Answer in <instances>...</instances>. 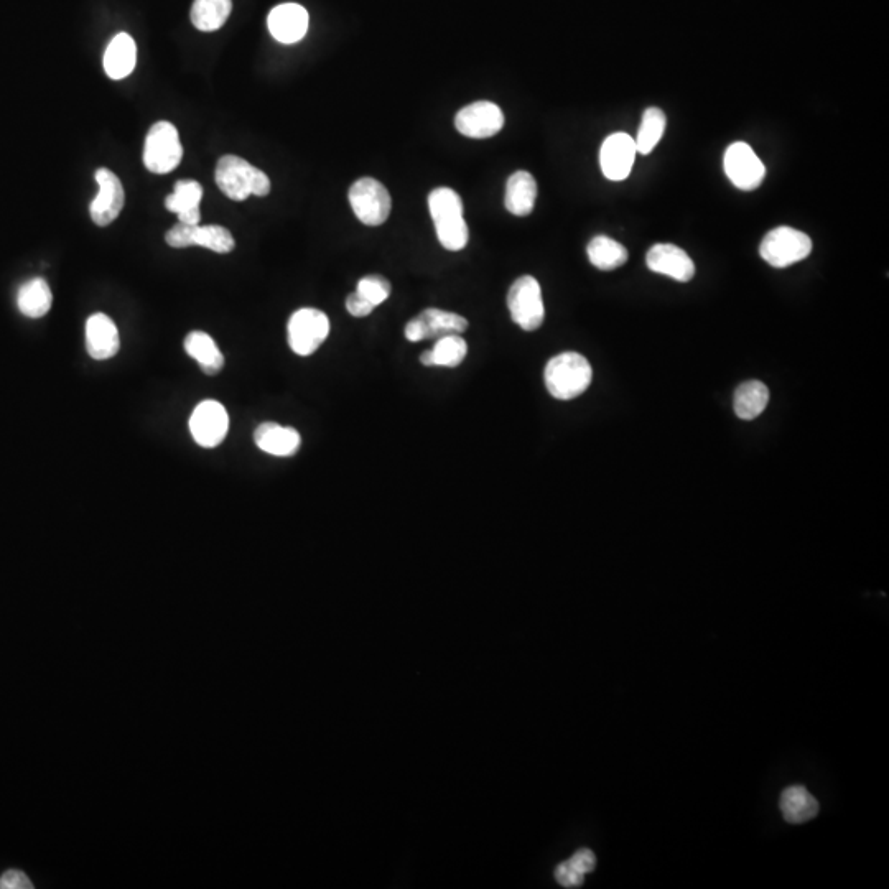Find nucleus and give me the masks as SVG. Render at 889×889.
<instances>
[{"instance_id":"obj_29","label":"nucleus","mask_w":889,"mask_h":889,"mask_svg":"<svg viewBox=\"0 0 889 889\" xmlns=\"http://www.w3.org/2000/svg\"><path fill=\"white\" fill-rule=\"evenodd\" d=\"M191 243L193 246L205 247V249L218 252V254H229L236 247V241H234L231 231L223 226H218V224H208V226L196 224L193 228Z\"/></svg>"},{"instance_id":"obj_5","label":"nucleus","mask_w":889,"mask_h":889,"mask_svg":"<svg viewBox=\"0 0 889 889\" xmlns=\"http://www.w3.org/2000/svg\"><path fill=\"white\" fill-rule=\"evenodd\" d=\"M812 252V241L809 236L794 228L773 229L764 236L763 243L759 246V254L769 266L776 269L792 266L804 261Z\"/></svg>"},{"instance_id":"obj_2","label":"nucleus","mask_w":889,"mask_h":889,"mask_svg":"<svg viewBox=\"0 0 889 889\" xmlns=\"http://www.w3.org/2000/svg\"><path fill=\"white\" fill-rule=\"evenodd\" d=\"M593 369L580 353H560L550 359L544 381L550 396L559 401H572L582 396L592 384Z\"/></svg>"},{"instance_id":"obj_6","label":"nucleus","mask_w":889,"mask_h":889,"mask_svg":"<svg viewBox=\"0 0 889 889\" xmlns=\"http://www.w3.org/2000/svg\"><path fill=\"white\" fill-rule=\"evenodd\" d=\"M348 198L354 215L366 226H381L391 215V195L376 178H359L351 185Z\"/></svg>"},{"instance_id":"obj_9","label":"nucleus","mask_w":889,"mask_h":889,"mask_svg":"<svg viewBox=\"0 0 889 889\" xmlns=\"http://www.w3.org/2000/svg\"><path fill=\"white\" fill-rule=\"evenodd\" d=\"M468 330V320L458 313L440 308H425L424 312L412 318L404 328V335L410 343L442 338L448 335H461Z\"/></svg>"},{"instance_id":"obj_36","label":"nucleus","mask_w":889,"mask_h":889,"mask_svg":"<svg viewBox=\"0 0 889 889\" xmlns=\"http://www.w3.org/2000/svg\"><path fill=\"white\" fill-rule=\"evenodd\" d=\"M568 862L572 863L575 868H577L580 873L583 875H587L590 871L595 870L596 866V857L595 853L592 850H587V848H583L580 852L575 853Z\"/></svg>"},{"instance_id":"obj_28","label":"nucleus","mask_w":889,"mask_h":889,"mask_svg":"<svg viewBox=\"0 0 889 889\" xmlns=\"http://www.w3.org/2000/svg\"><path fill=\"white\" fill-rule=\"evenodd\" d=\"M664 131H666V114L659 108L646 109L641 126H639L638 137L634 139L638 154H651L652 150L656 149V145L661 142Z\"/></svg>"},{"instance_id":"obj_20","label":"nucleus","mask_w":889,"mask_h":889,"mask_svg":"<svg viewBox=\"0 0 889 889\" xmlns=\"http://www.w3.org/2000/svg\"><path fill=\"white\" fill-rule=\"evenodd\" d=\"M537 182L526 170L512 173L506 183L504 206L514 216H529L536 206Z\"/></svg>"},{"instance_id":"obj_22","label":"nucleus","mask_w":889,"mask_h":889,"mask_svg":"<svg viewBox=\"0 0 889 889\" xmlns=\"http://www.w3.org/2000/svg\"><path fill=\"white\" fill-rule=\"evenodd\" d=\"M185 351L190 358L200 364L201 371L208 376H216L224 368V356L215 340L205 331H191L185 338Z\"/></svg>"},{"instance_id":"obj_14","label":"nucleus","mask_w":889,"mask_h":889,"mask_svg":"<svg viewBox=\"0 0 889 889\" xmlns=\"http://www.w3.org/2000/svg\"><path fill=\"white\" fill-rule=\"evenodd\" d=\"M636 142L624 132H616L605 139L600 150L601 172L611 182H623L629 177L636 160Z\"/></svg>"},{"instance_id":"obj_18","label":"nucleus","mask_w":889,"mask_h":889,"mask_svg":"<svg viewBox=\"0 0 889 889\" xmlns=\"http://www.w3.org/2000/svg\"><path fill=\"white\" fill-rule=\"evenodd\" d=\"M257 448L272 457L289 458L297 455L302 445V437L292 427L264 422L254 432Z\"/></svg>"},{"instance_id":"obj_24","label":"nucleus","mask_w":889,"mask_h":889,"mask_svg":"<svg viewBox=\"0 0 889 889\" xmlns=\"http://www.w3.org/2000/svg\"><path fill=\"white\" fill-rule=\"evenodd\" d=\"M768 402V386L761 381H748L736 389L733 409L738 419L755 420L766 410Z\"/></svg>"},{"instance_id":"obj_4","label":"nucleus","mask_w":889,"mask_h":889,"mask_svg":"<svg viewBox=\"0 0 889 889\" xmlns=\"http://www.w3.org/2000/svg\"><path fill=\"white\" fill-rule=\"evenodd\" d=\"M182 157L183 147L177 127L172 122H155L145 137V168L157 175H165L180 165Z\"/></svg>"},{"instance_id":"obj_8","label":"nucleus","mask_w":889,"mask_h":889,"mask_svg":"<svg viewBox=\"0 0 889 889\" xmlns=\"http://www.w3.org/2000/svg\"><path fill=\"white\" fill-rule=\"evenodd\" d=\"M508 308L512 322L524 331L539 330L545 318L542 289L532 275H522L508 292Z\"/></svg>"},{"instance_id":"obj_25","label":"nucleus","mask_w":889,"mask_h":889,"mask_svg":"<svg viewBox=\"0 0 889 889\" xmlns=\"http://www.w3.org/2000/svg\"><path fill=\"white\" fill-rule=\"evenodd\" d=\"M233 12V0H195L191 5V24L200 32H216Z\"/></svg>"},{"instance_id":"obj_27","label":"nucleus","mask_w":889,"mask_h":889,"mask_svg":"<svg viewBox=\"0 0 889 889\" xmlns=\"http://www.w3.org/2000/svg\"><path fill=\"white\" fill-rule=\"evenodd\" d=\"M588 259L596 269L615 270L628 261V251L623 244L608 236H596L587 247Z\"/></svg>"},{"instance_id":"obj_11","label":"nucleus","mask_w":889,"mask_h":889,"mask_svg":"<svg viewBox=\"0 0 889 889\" xmlns=\"http://www.w3.org/2000/svg\"><path fill=\"white\" fill-rule=\"evenodd\" d=\"M94 177L98 182L99 193L89 206V215L96 226L106 228L121 215L126 203V191L116 173L109 168H99Z\"/></svg>"},{"instance_id":"obj_21","label":"nucleus","mask_w":889,"mask_h":889,"mask_svg":"<svg viewBox=\"0 0 889 889\" xmlns=\"http://www.w3.org/2000/svg\"><path fill=\"white\" fill-rule=\"evenodd\" d=\"M137 47L129 33H117L104 53V71L111 80H124L134 71Z\"/></svg>"},{"instance_id":"obj_12","label":"nucleus","mask_w":889,"mask_h":889,"mask_svg":"<svg viewBox=\"0 0 889 889\" xmlns=\"http://www.w3.org/2000/svg\"><path fill=\"white\" fill-rule=\"evenodd\" d=\"M455 127L470 139H489L503 131L504 114L498 104L476 101L457 112Z\"/></svg>"},{"instance_id":"obj_35","label":"nucleus","mask_w":889,"mask_h":889,"mask_svg":"<svg viewBox=\"0 0 889 889\" xmlns=\"http://www.w3.org/2000/svg\"><path fill=\"white\" fill-rule=\"evenodd\" d=\"M33 883L28 880V876L24 871L9 870L5 871L0 878V889H32Z\"/></svg>"},{"instance_id":"obj_13","label":"nucleus","mask_w":889,"mask_h":889,"mask_svg":"<svg viewBox=\"0 0 889 889\" xmlns=\"http://www.w3.org/2000/svg\"><path fill=\"white\" fill-rule=\"evenodd\" d=\"M191 435L203 448H215L228 435L229 415L223 404L205 401L196 405L190 417Z\"/></svg>"},{"instance_id":"obj_10","label":"nucleus","mask_w":889,"mask_h":889,"mask_svg":"<svg viewBox=\"0 0 889 889\" xmlns=\"http://www.w3.org/2000/svg\"><path fill=\"white\" fill-rule=\"evenodd\" d=\"M723 167L730 182L743 191L756 190L766 177L764 163L745 142H735L728 147Z\"/></svg>"},{"instance_id":"obj_32","label":"nucleus","mask_w":889,"mask_h":889,"mask_svg":"<svg viewBox=\"0 0 889 889\" xmlns=\"http://www.w3.org/2000/svg\"><path fill=\"white\" fill-rule=\"evenodd\" d=\"M195 226L196 224H185L178 221V223L165 234V241H167L168 246L173 247V249H187V247L193 246V243H191V236H193V228H195Z\"/></svg>"},{"instance_id":"obj_15","label":"nucleus","mask_w":889,"mask_h":889,"mask_svg":"<svg viewBox=\"0 0 889 889\" xmlns=\"http://www.w3.org/2000/svg\"><path fill=\"white\" fill-rule=\"evenodd\" d=\"M647 267L656 274L667 275L679 282L694 279L695 264L689 254L674 244H656L647 252Z\"/></svg>"},{"instance_id":"obj_31","label":"nucleus","mask_w":889,"mask_h":889,"mask_svg":"<svg viewBox=\"0 0 889 889\" xmlns=\"http://www.w3.org/2000/svg\"><path fill=\"white\" fill-rule=\"evenodd\" d=\"M356 292H358L361 297L366 298V300L376 308L386 302L389 295H391V282L384 279L382 275H366V277L359 280Z\"/></svg>"},{"instance_id":"obj_30","label":"nucleus","mask_w":889,"mask_h":889,"mask_svg":"<svg viewBox=\"0 0 889 889\" xmlns=\"http://www.w3.org/2000/svg\"><path fill=\"white\" fill-rule=\"evenodd\" d=\"M430 354H432L433 366L458 368L465 361L468 345L460 335L442 336V338H438Z\"/></svg>"},{"instance_id":"obj_16","label":"nucleus","mask_w":889,"mask_h":889,"mask_svg":"<svg viewBox=\"0 0 889 889\" xmlns=\"http://www.w3.org/2000/svg\"><path fill=\"white\" fill-rule=\"evenodd\" d=\"M308 24V12L298 4L277 5L267 19L270 35L284 45L300 42L307 35Z\"/></svg>"},{"instance_id":"obj_23","label":"nucleus","mask_w":889,"mask_h":889,"mask_svg":"<svg viewBox=\"0 0 889 889\" xmlns=\"http://www.w3.org/2000/svg\"><path fill=\"white\" fill-rule=\"evenodd\" d=\"M779 807L789 824H804L819 814V802L802 786L787 787L781 794Z\"/></svg>"},{"instance_id":"obj_17","label":"nucleus","mask_w":889,"mask_h":889,"mask_svg":"<svg viewBox=\"0 0 889 889\" xmlns=\"http://www.w3.org/2000/svg\"><path fill=\"white\" fill-rule=\"evenodd\" d=\"M86 348L91 358L106 361L119 353L121 338L116 323L104 313H94L86 322Z\"/></svg>"},{"instance_id":"obj_7","label":"nucleus","mask_w":889,"mask_h":889,"mask_svg":"<svg viewBox=\"0 0 889 889\" xmlns=\"http://www.w3.org/2000/svg\"><path fill=\"white\" fill-rule=\"evenodd\" d=\"M330 335V318L317 308H300L290 317L287 338L298 356H312Z\"/></svg>"},{"instance_id":"obj_1","label":"nucleus","mask_w":889,"mask_h":889,"mask_svg":"<svg viewBox=\"0 0 889 889\" xmlns=\"http://www.w3.org/2000/svg\"><path fill=\"white\" fill-rule=\"evenodd\" d=\"M429 211L438 243L447 251H463L470 239V229L463 216V201L457 191L447 187L430 191Z\"/></svg>"},{"instance_id":"obj_3","label":"nucleus","mask_w":889,"mask_h":889,"mask_svg":"<svg viewBox=\"0 0 889 889\" xmlns=\"http://www.w3.org/2000/svg\"><path fill=\"white\" fill-rule=\"evenodd\" d=\"M216 185L229 200L244 201L251 195L267 196L272 188L266 173L238 155H224L216 163Z\"/></svg>"},{"instance_id":"obj_19","label":"nucleus","mask_w":889,"mask_h":889,"mask_svg":"<svg viewBox=\"0 0 889 889\" xmlns=\"http://www.w3.org/2000/svg\"><path fill=\"white\" fill-rule=\"evenodd\" d=\"M203 198V187L196 180H178L173 187L172 195L165 198V206L178 216V221L185 224H200V203Z\"/></svg>"},{"instance_id":"obj_33","label":"nucleus","mask_w":889,"mask_h":889,"mask_svg":"<svg viewBox=\"0 0 889 889\" xmlns=\"http://www.w3.org/2000/svg\"><path fill=\"white\" fill-rule=\"evenodd\" d=\"M555 878H557L560 885L565 886V888H577V886H582L585 875L580 873L572 863L565 862L560 863V865L557 866V870H555Z\"/></svg>"},{"instance_id":"obj_34","label":"nucleus","mask_w":889,"mask_h":889,"mask_svg":"<svg viewBox=\"0 0 889 889\" xmlns=\"http://www.w3.org/2000/svg\"><path fill=\"white\" fill-rule=\"evenodd\" d=\"M346 310H348L351 317L364 318L369 317L374 312V307L366 298L361 297L358 292H353L346 298Z\"/></svg>"},{"instance_id":"obj_26","label":"nucleus","mask_w":889,"mask_h":889,"mask_svg":"<svg viewBox=\"0 0 889 889\" xmlns=\"http://www.w3.org/2000/svg\"><path fill=\"white\" fill-rule=\"evenodd\" d=\"M53 295L47 280L32 279L22 285L17 295L20 312L28 318H42L52 308Z\"/></svg>"}]
</instances>
